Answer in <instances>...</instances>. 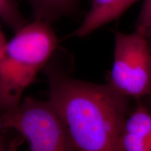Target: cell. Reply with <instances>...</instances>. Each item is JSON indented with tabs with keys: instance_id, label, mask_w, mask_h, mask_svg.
<instances>
[{
	"instance_id": "1",
	"label": "cell",
	"mask_w": 151,
	"mask_h": 151,
	"mask_svg": "<svg viewBox=\"0 0 151 151\" xmlns=\"http://www.w3.org/2000/svg\"><path fill=\"white\" fill-rule=\"evenodd\" d=\"M48 101L76 151H123L129 99L109 83L78 80L48 69Z\"/></svg>"
},
{
	"instance_id": "2",
	"label": "cell",
	"mask_w": 151,
	"mask_h": 151,
	"mask_svg": "<svg viewBox=\"0 0 151 151\" xmlns=\"http://www.w3.org/2000/svg\"><path fill=\"white\" fill-rule=\"evenodd\" d=\"M58 45L50 23L37 18L6 41L0 63V114L20 103L24 91L46 66Z\"/></svg>"
},
{
	"instance_id": "3",
	"label": "cell",
	"mask_w": 151,
	"mask_h": 151,
	"mask_svg": "<svg viewBox=\"0 0 151 151\" xmlns=\"http://www.w3.org/2000/svg\"><path fill=\"white\" fill-rule=\"evenodd\" d=\"M0 118L5 129L16 130L27 140L29 151H76L48 100L25 97Z\"/></svg>"
},
{
	"instance_id": "4",
	"label": "cell",
	"mask_w": 151,
	"mask_h": 151,
	"mask_svg": "<svg viewBox=\"0 0 151 151\" xmlns=\"http://www.w3.org/2000/svg\"><path fill=\"white\" fill-rule=\"evenodd\" d=\"M109 86L127 98L151 95V46L141 33L116 32Z\"/></svg>"
},
{
	"instance_id": "5",
	"label": "cell",
	"mask_w": 151,
	"mask_h": 151,
	"mask_svg": "<svg viewBox=\"0 0 151 151\" xmlns=\"http://www.w3.org/2000/svg\"><path fill=\"white\" fill-rule=\"evenodd\" d=\"M139 0H92L81 24L68 37L82 38L116 20Z\"/></svg>"
},
{
	"instance_id": "6",
	"label": "cell",
	"mask_w": 151,
	"mask_h": 151,
	"mask_svg": "<svg viewBox=\"0 0 151 151\" xmlns=\"http://www.w3.org/2000/svg\"><path fill=\"white\" fill-rule=\"evenodd\" d=\"M124 132L135 135L141 140L151 143V111L139 104L129 113L124 122Z\"/></svg>"
},
{
	"instance_id": "7",
	"label": "cell",
	"mask_w": 151,
	"mask_h": 151,
	"mask_svg": "<svg viewBox=\"0 0 151 151\" xmlns=\"http://www.w3.org/2000/svg\"><path fill=\"white\" fill-rule=\"evenodd\" d=\"M36 18L50 22L72 11L77 0H30Z\"/></svg>"
},
{
	"instance_id": "8",
	"label": "cell",
	"mask_w": 151,
	"mask_h": 151,
	"mask_svg": "<svg viewBox=\"0 0 151 151\" xmlns=\"http://www.w3.org/2000/svg\"><path fill=\"white\" fill-rule=\"evenodd\" d=\"M0 19L15 32L27 23L14 0H0Z\"/></svg>"
},
{
	"instance_id": "9",
	"label": "cell",
	"mask_w": 151,
	"mask_h": 151,
	"mask_svg": "<svg viewBox=\"0 0 151 151\" xmlns=\"http://www.w3.org/2000/svg\"><path fill=\"white\" fill-rule=\"evenodd\" d=\"M135 31L151 39V0H144L135 23Z\"/></svg>"
},
{
	"instance_id": "10",
	"label": "cell",
	"mask_w": 151,
	"mask_h": 151,
	"mask_svg": "<svg viewBox=\"0 0 151 151\" xmlns=\"http://www.w3.org/2000/svg\"><path fill=\"white\" fill-rule=\"evenodd\" d=\"M3 129H5V128L4 127L1 118H0V151H8L6 146L4 137L3 135Z\"/></svg>"
},
{
	"instance_id": "11",
	"label": "cell",
	"mask_w": 151,
	"mask_h": 151,
	"mask_svg": "<svg viewBox=\"0 0 151 151\" xmlns=\"http://www.w3.org/2000/svg\"><path fill=\"white\" fill-rule=\"evenodd\" d=\"M6 41H7L2 31L0 29V63H1V60H2Z\"/></svg>"
},
{
	"instance_id": "12",
	"label": "cell",
	"mask_w": 151,
	"mask_h": 151,
	"mask_svg": "<svg viewBox=\"0 0 151 151\" xmlns=\"http://www.w3.org/2000/svg\"><path fill=\"white\" fill-rule=\"evenodd\" d=\"M27 151H29V150H27Z\"/></svg>"
}]
</instances>
